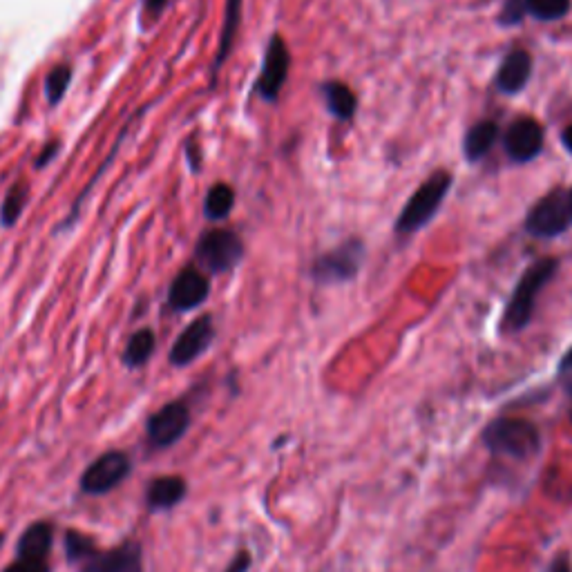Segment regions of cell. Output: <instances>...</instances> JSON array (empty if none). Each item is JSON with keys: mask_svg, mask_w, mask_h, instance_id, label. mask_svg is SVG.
<instances>
[{"mask_svg": "<svg viewBox=\"0 0 572 572\" xmlns=\"http://www.w3.org/2000/svg\"><path fill=\"white\" fill-rule=\"evenodd\" d=\"M65 555L76 572H143V550L137 541L101 550L92 537L68 530Z\"/></svg>", "mask_w": 572, "mask_h": 572, "instance_id": "1", "label": "cell"}, {"mask_svg": "<svg viewBox=\"0 0 572 572\" xmlns=\"http://www.w3.org/2000/svg\"><path fill=\"white\" fill-rule=\"evenodd\" d=\"M559 269V262L555 257H543L537 264H532L530 269L521 275L519 284L514 286L512 298L505 307L503 316V329L510 333H517L523 327H528L532 320V313L537 307V298L543 286H546Z\"/></svg>", "mask_w": 572, "mask_h": 572, "instance_id": "2", "label": "cell"}, {"mask_svg": "<svg viewBox=\"0 0 572 572\" xmlns=\"http://www.w3.org/2000/svg\"><path fill=\"white\" fill-rule=\"evenodd\" d=\"M483 443L492 454L510 459H530L539 452L541 436L537 427L526 418H499L483 432Z\"/></svg>", "mask_w": 572, "mask_h": 572, "instance_id": "3", "label": "cell"}, {"mask_svg": "<svg viewBox=\"0 0 572 572\" xmlns=\"http://www.w3.org/2000/svg\"><path fill=\"white\" fill-rule=\"evenodd\" d=\"M452 188V175L445 173V170H438L432 177H429L425 184L418 186L416 193L409 199L407 206L403 208V213L396 219V231L398 233H416L421 231L423 226H427L429 219H432L438 208H441L443 199L447 197Z\"/></svg>", "mask_w": 572, "mask_h": 572, "instance_id": "4", "label": "cell"}, {"mask_svg": "<svg viewBox=\"0 0 572 572\" xmlns=\"http://www.w3.org/2000/svg\"><path fill=\"white\" fill-rule=\"evenodd\" d=\"M132 472L130 456L121 450H110L94 459L81 474V492L90 497H103L128 479Z\"/></svg>", "mask_w": 572, "mask_h": 572, "instance_id": "5", "label": "cell"}, {"mask_svg": "<svg viewBox=\"0 0 572 572\" xmlns=\"http://www.w3.org/2000/svg\"><path fill=\"white\" fill-rule=\"evenodd\" d=\"M197 260L211 273H226L240 264L244 244L240 237L228 228H213L206 231L197 242Z\"/></svg>", "mask_w": 572, "mask_h": 572, "instance_id": "6", "label": "cell"}, {"mask_svg": "<svg viewBox=\"0 0 572 572\" xmlns=\"http://www.w3.org/2000/svg\"><path fill=\"white\" fill-rule=\"evenodd\" d=\"M362 260H365V246L360 244V240H347L345 244L318 257L311 271L313 280L320 284H340L354 280Z\"/></svg>", "mask_w": 572, "mask_h": 572, "instance_id": "7", "label": "cell"}, {"mask_svg": "<svg viewBox=\"0 0 572 572\" xmlns=\"http://www.w3.org/2000/svg\"><path fill=\"white\" fill-rule=\"evenodd\" d=\"M572 222L568 195L561 190H552L550 195L541 197L539 202L532 206V211L526 217V231L532 237H541V240H550L568 231Z\"/></svg>", "mask_w": 572, "mask_h": 572, "instance_id": "8", "label": "cell"}, {"mask_svg": "<svg viewBox=\"0 0 572 572\" xmlns=\"http://www.w3.org/2000/svg\"><path fill=\"white\" fill-rule=\"evenodd\" d=\"M188 427H190L188 405L184 400H173V403H166L148 418L146 434L152 447L166 450V447H173L186 436Z\"/></svg>", "mask_w": 572, "mask_h": 572, "instance_id": "9", "label": "cell"}, {"mask_svg": "<svg viewBox=\"0 0 572 572\" xmlns=\"http://www.w3.org/2000/svg\"><path fill=\"white\" fill-rule=\"evenodd\" d=\"M289 68H291L289 47H286L284 38L280 34H273L269 47H266L260 79H257V92L262 94V99L275 101L280 97L286 76H289Z\"/></svg>", "mask_w": 572, "mask_h": 572, "instance_id": "10", "label": "cell"}, {"mask_svg": "<svg viewBox=\"0 0 572 572\" xmlns=\"http://www.w3.org/2000/svg\"><path fill=\"white\" fill-rule=\"evenodd\" d=\"M215 340V324L211 316H202L195 322H190L188 327L179 333L173 349H170L168 360L173 367H188L193 362L206 354L208 347Z\"/></svg>", "mask_w": 572, "mask_h": 572, "instance_id": "11", "label": "cell"}, {"mask_svg": "<svg viewBox=\"0 0 572 572\" xmlns=\"http://www.w3.org/2000/svg\"><path fill=\"white\" fill-rule=\"evenodd\" d=\"M208 293H211V282H208L202 271H197L195 266H186L177 273L168 289V302L175 311H193L202 307L206 302Z\"/></svg>", "mask_w": 572, "mask_h": 572, "instance_id": "12", "label": "cell"}, {"mask_svg": "<svg viewBox=\"0 0 572 572\" xmlns=\"http://www.w3.org/2000/svg\"><path fill=\"white\" fill-rule=\"evenodd\" d=\"M543 150V128L539 121L523 117L517 119L505 132V152L517 164H528Z\"/></svg>", "mask_w": 572, "mask_h": 572, "instance_id": "13", "label": "cell"}, {"mask_svg": "<svg viewBox=\"0 0 572 572\" xmlns=\"http://www.w3.org/2000/svg\"><path fill=\"white\" fill-rule=\"evenodd\" d=\"M186 494L188 483L184 476H159V479H152L148 485L146 505L150 512H166L177 508V505L186 499Z\"/></svg>", "mask_w": 572, "mask_h": 572, "instance_id": "14", "label": "cell"}, {"mask_svg": "<svg viewBox=\"0 0 572 572\" xmlns=\"http://www.w3.org/2000/svg\"><path fill=\"white\" fill-rule=\"evenodd\" d=\"M532 74V56L526 50H514L505 56L497 72V88L503 94H517L526 88Z\"/></svg>", "mask_w": 572, "mask_h": 572, "instance_id": "15", "label": "cell"}, {"mask_svg": "<svg viewBox=\"0 0 572 572\" xmlns=\"http://www.w3.org/2000/svg\"><path fill=\"white\" fill-rule=\"evenodd\" d=\"M499 137V126L494 121H481L467 130L463 150L467 161H481L492 150Z\"/></svg>", "mask_w": 572, "mask_h": 572, "instance_id": "16", "label": "cell"}, {"mask_svg": "<svg viewBox=\"0 0 572 572\" xmlns=\"http://www.w3.org/2000/svg\"><path fill=\"white\" fill-rule=\"evenodd\" d=\"M324 99H327V108L333 114V117L340 119V121H351L356 114L358 108V99L354 90L349 88L345 83H338V81H331L324 85Z\"/></svg>", "mask_w": 572, "mask_h": 572, "instance_id": "17", "label": "cell"}, {"mask_svg": "<svg viewBox=\"0 0 572 572\" xmlns=\"http://www.w3.org/2000/svg\"><path fill=\"white\" fill-rule=\"evenodd\" d=\"M155 347H157L155 331L152 329L135 331L128 340L126 351H123V365H126L128 369L143 367L150 360V356L155 354Z\"/></svg>", "mask_w": 572, "mask_h": 572, "instance_id": "18", "label": "cell"}, {"mask_svg": "<svg viewBox=\"0 0 572 572\" xmlns=\"http://www.w3.org/2000/svg\"><path fill=\"white\" fill-rule=\"evenodd\" d=\"M240 18H242V0H226L224 30H222V38H219V50H217V56H215V72L222 68L224 61H226V56L231 54L237 27H240Z\"/></svg>", "mask_w": 572, "mask_h": 572, "instance_id": "19", "label": "cell"}, {"mask_svg": "<svg viewBox=\"0 0 572 572\" xmlns=\"http://www.w3.org/2000/svg\"><path fill=\"white\" fill-rule=\"evenodd\" d=\"M27 199H30V186H27V181H18V184L9 188L3 199V206H0V224L5 228H12L18 219H21Z\"/></svg>", "mask_w": 572, "mask_h": 572, "instance_id": "20", "label": "cell"}, {"mask_svg": "<svg viewBox=\"0 0 572 572\" xmlns=\"http://www.w3.org/2000/svg\"><path fill=\"white\" fill-rule=\"evenodd\" d=\"M235 206V190L228 184H215L204 199V213L213 222H222Z\"/></svg>", "mask_w": 572, "mask_h": 572, "instance_id": "21", "label": "cell"}, {"mask_svg": "<svg viewBox=\"0 0 572 572\" xmlns=\"http://www.w3.org/2000/svg\"><path fill=\"white\" fill-rule=\"evenodd\" d=\"M70 81H72V68L68 63H61L56 65L54 70H50L45 79V94H47V101L56 106L63 97L65 92L70 88Z\"/></svg>", "mask_w": 572, "mask_h": 572, "instance_id": "22", "label": "cell"}, {"mask_svg": "<svg viewBox=\"0 0 572 572\" xmlns=\"http://www.w3.org/2000/svg\"><path fill=\"white\" fill-rule=\"evenodd\" d=\"M570 9V0H526V14L537 21H559Z\"/></svg>", "mask_w": 572, "mask_h": 572, "instance_id": "23", "label": "cell"}, {"mask_svg": "<svg viewBox=\"0 0 572 572\" xmlns=\"http://www.w3.org/2000/svg\"><path fill=\"white\" fill-rule=\"evenodd\" d=\"M5 572H52L50 557L30 555V552H16V559L5 568Z\"/></svg>", "mask_w": 572, "mask_h": 572, "instance_id": "24", "label": "cell"}, {"mask_svg": "<svg viewBox=\"0 0 572 572\" xmlns=\"http://www.w3.org/2000/svg\"><path fill=\"white\" fill-rule=\"evenodd\" d=\"M523 16H526V0H508V3L503 5L501 23L503 25H517V23H521Z\"/></svg>", "mask_w": 572, "mask_h": 572, "instance_id": "25", "label": "cell"}, {"mask_svg": "<svg viewBox=\"0 0 572 572\" xmlns=\"http://www.w3.org/2000/svg\"><path fill=\"white\" fill-rule=\"evenodd\" d=\"M559 376H561V380H564V385L572 392V349L559 362Z\"/></svg>", "mask_w": 572, "mask_h": 572, "instance_id": "26", "label": "cell"}, {"mask_svg": "<svg viewBox=\"0 0 572 572\" xmlns=\"http://www.w3.org/2000/svg\"><path fill=\"white\" fill-rule=\"evenodd\" d=\"M249 568H251V555L249 552H240L224 572H249Z\"/></svg>", "mask_w": 572, "mask_h": 572, "instance_id": "27", "label": "cell"}, {"mask_svg": "<svg viewBox=\"0 0 572 572\" xmlns=\"http://www.w3.org/2000/svg\"><path fill=\"white\" fill-rule=\"evenodd\" d=\"M168 5V0H143V14L148 18H157L161 12H164Z\"/></svg>", "mask_w": 572, "mask_h": 572, "instance_id": "28", "label": "cell"}, {"mask_svg": "<svg viewBox=\"0 0 572 572\" xmlns=\"http://www.w3.org/2000/svg\"><path fill=\"white\" fill-rule=\"evenodd\" d=\"M548 572H572V564H570V557L566 555V552H559V555L555 557V561H552Z\"/></svg>", "mask_w": 572, "mask_h": 572, "instance_id": "29", "label": "cell"}, {"mask_svg": "<svg viewBox=\"0 0 572 572\" xmlns=\"http://www.w3.org/2000/svg\"><path fill=\"white\" fill-rule=\"evenodd\" d=\"M56 150H59V141H50L47 143V146L43 148V155L38 157V161H36V168H43L47 161H50L52 157H56Z\"/></svg>", "mask_w": 572, "mask_h": 572, "instance_id": "30", "label": "cell"}, {"mask_svg": "<svg viewBox=\"0 0 572 572\" xmlns=\"http://www.w3.org/2000/svg\"><path fill=\"white\" fill-rule=\"evenodd\" d=\"M561 141H564L566 150L572 155V126H568V128L564 130V135H561Z\"/></svg>", "mask_w": 572, "mask_h": 572, "instance_id": "31", "label": "cell"}, {"mask_svg": "<svg viewBox=\"0 0 572 572\" xmlns=\"http://www.w3.org/2000/svg\"><path fill=\"white\" fill-rule=\"evenodd\" d=\"M568 206H570V217H572V190H570V195H568Z\"/></svg>", "mask_w": 572, "mask_h": 572, "instance_id": "32", "label": "cell"}, {"mask_svg": "<svg viewBox=\"0 0 572 572\" xmlns=\"http://www.w3.org/2000/svg\"><path fill=\"white\" fill-rule=\"evenodd\" d=\"M3 543H5V535H3V532H0V546H3Z\"/></svg>", "mask_w": 572, "mask_h": 572, "instance_id": "33", "label": "cell"}]
</instances>
